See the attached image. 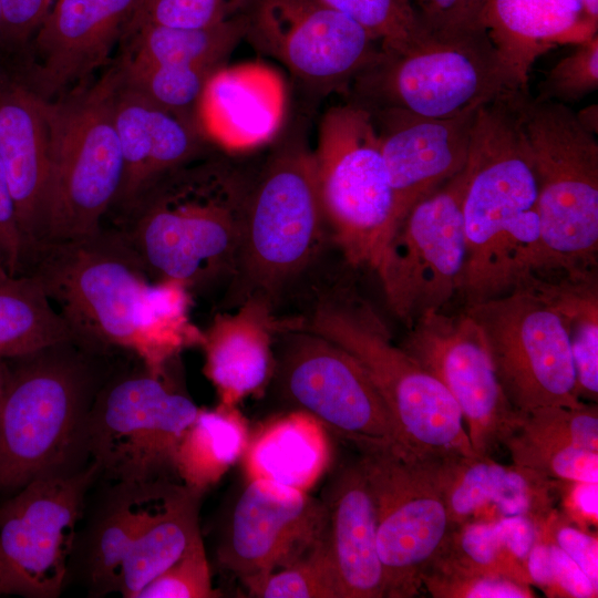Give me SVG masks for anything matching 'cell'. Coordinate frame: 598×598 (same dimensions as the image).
Wrapping results in <instances>:
<instances>
[{"label": "cell", "mask_w": 598, "mask_h": 598, "mask_svg": "<svg viewBox=\"0 0 598 598\" xmlns=\"http://www.w3.org/2000/svg\"><path fill=\"white\" fill-rule=\"evenodd\" d=\"M21 274L41 283L76 340L134 354L153 375L165 377L181 352L202 344L203 330L189 316L190 290L154 281L114 228L40 243L25 254Z\"/></svg>", "instance_id": "1"}, {"label": "cell", "mask_w": 598, "mask_h": 598, "mask_svg": "<svg viewBox=\"0 0 598 598\" xmlns=\"http://www.w3.org/2000/svg\"><path fill=\"white\" fill-rule=\"evenodd\" d=\"M526 93L505 91L480 106L475 116L458 289L467 305L511 292L538 266L537 182L522 118Z\"/></svg>", "instance_id": "2"}, {"label": "cell", "mask_w": 598, "mask_h": 598, "mask_svg": "<svg viewBox=\"0 0 598 598\" xmlns=\"http://www.w3.org/2000/svg\"><path fill=\"white\" fill-rule=\"evenodd\" d=\"M226 155L212 151L153 181L114 228L154 281L190 291L238 269L252 182Z\"/></svg>", "instance_id": "3"}, {"label": "cell", "mask_w": 598, "mask_h": 598, "mask_svg": "<svg viewBox=\"0 0 598 598\" xmlns=\"http://www.w3.org/2000/svg\"><path fill=\"white\" fill-rule=\"evenodd\" d=\"M107 353L73 338L2 359L1 488L61 468L83 442L89 409L106 379L97 363Z\"/></svg>", "instance_id": "4"}, {"label": "cell", "mask_w": 598, "mask_h": 598, "mask_svg": "<svg viewBox=\"0 0 598 598\" xmlns=\"http://www.w3.org/2000/svg\"><path fill=\"white\" fill-rule=\"evenodd\" d=\"M537 182L540 254L537 277L586 276L598 266V142L568 106L522 103Z\"/></svg>", "instance_id": "5"}, {"label": "cell", "mask_w": 598, "mask_h": 598, "mask_svg": "<svg viewBox=\"0 0 598 598\" xmlns=\"http://www.w3.org/2000/svg\"><path fill=\"white\" fill-rule=\"evenodd\" d=\"M292 331L322 337L352 354L384 401L400 445L424 460L477 455L461 410L446 388L401 346H395L375 312L363 301L319 306Z\"/></svg>", "instance_id": "6"}, {"label": "cell", "mask_w": 598, "mask_h": 598, "mask_svg": "<svg viewBox=\"0 0 598 598\" xmlns=\"http://www.w3.org/2000/svg\"><path fill=\"white\" fill-rule=\"evenodd\" d=\"M116 82L113 68L91 85L45 99L49 174L38 244L97 233L118 196L123 157L113 121Z\"/></svg>", "instance_id": "7"}, {"label": "cell", "mask_w": 598, "mask_h": 598, "mask_svg": "<svg viewBox=\"0 0 598 598\" xmlns=\"http://www.w3.org/2000/svg\"><path fill=\"white\" fill-rule=\"evenodd\" d=\"M516 89L487 33L481 32L430 37L403 51L380 49L346 93L349 102L369 113L442 118Z\"/></svg>", "instance_id": "8"}, {"label": "cell", "mask_w": 598, "mask_h": 598, "mask_svg": "<svg viewBox=\"0 0 598 598\" xmlns=\"http://www.w3.org/2000/svg\"><path fill=\"white\" fill-rule=\"evenodd\" d=\"M312 157L334 244L353 267L377 270L393 234V194L371 115L349 101L328 109Z\"/></svg>", "instance_id": "9"}, {"label": "cell", "mask_w": 598, "mask_h": 598, "mask_svg": "<svg viewBox=\"0 0 598 598\" xmlns=\"http://www.w3.org/2000/svg\"><path fill=\"white\" fill-rule=\"evenodd\" d=\"M200 496L168 477L117 483L90 537L93 591L136 598L200 535Z\"/></svg>", "instance_id": "10"}, {"label": "cell", "mask_w": 598, "mask_h": 598, "mask_svg": "<svg viewBox=\"0 0 598 598\" xmlns=\"http://www.w3.org/2000/svg\"><path fill=\"white\" fill-rule=\"evenodd\" d=\"M327 230L312 150L288 135L252 177L238 268L257 286H280L316 257Z\"/></svg>", "instance_id": "11"}, {"label": "cell", "mask_w": 598, "mask_h": 598, "mask_svg": "<svg viewBox=\"0 0 598 598\" xmlns=\"http://www.w3.org/2000/svg\"><path fill=\"white\" fill-rule=\"evenodd\" d=\"M165 377L142 363L106 377L89 409L83 442L99 472L117 483L175 473L177 445L199 408Z\"/></svg>", "instance_id": "12"}, {"label": "cell", "mask_w": 598, "mask_h": 598, "mask_svg": "<svg viewBox=\"0 0 598 598\" xmlns=\"http://www.w3.org/2000/svg\"><path fill=\"white\" fill-rule=\"evenodd\" d=\"M358 450L374 503L384 598L415 597L453 530L433 462L398 444Z\"/></svg>", "instance_id": "13"}, {"label": "cell", "mask_w": 598, "mask_h": 598, "mask_svg": "<svg viewBox=\"0 0 598 598\" xmlns=\"http://www.w3.org/2000/svg\"><path fill=\"white\" fill-rule=\"evenodd\" d=\"M465 310L482 329L497 380L516 411L585 404L567 331L539 297L518 287Z\"/></svg>", "instance_id": "14"}, {"label": "cell", "mask_w": 598, "mask_h": 598, "mask_svg": "<svg viewBox=\"0 0 598 598\" xmlns=\"http://www.w3.org/2000/svg\"><path fill=\"white\" fill-rule=\"evenodd\" d=\"M99 473L55 470L0 506V595L54 598L63 587L85 493Z\"/></svg>", "instance_id": "15"}, {"label": "cell", "mask_w": 598, "mask_h": 598, "mask_svg": "<svg viewBox=\"0 0 598 598\" xmlns=\"http://www.w3.org/2000/svg\"><path fill=\"white\" fill-rule=\"evenodd\" d=\"M467 165L419 200L389 241L377 274L390 309L411 327L442 311L460 289L465 257Z\"/></svg>", "instance_id": "16"}, {"label": "cell", "mask_w": 598, "mask_h": 598, "mask_svg": "<svg viewBox=\"0 0 598 598\" xmlns=\"http://www.w3.org/2000/svg\"><path fill=\"white\" fill-rule=\"evenodd\" d=\"M245 19L244 41L317 94L346 93L380 51L362 25L320 0H257Z\"/></svg>", "instance_id": "17"}, {"label": "cell", "mask_w": 598, "mask_h": 598, "mask_svg": "<svg viewBox=\"0 0 598 598\" xmlns=\"http://www.w3.org/2000/svg\"><path fill=\"white\" fill-rule=\"evenodd\" d=\"M401 347L454 398L474 452L492 456L503 445L517 411L501 388L476 321L466 310L430 312L409 327Z\"/></svg>", "instance_id": "18"}, {"label": "cell", "mask_w": 598, "mask_h": 598, "mask_svg": "<svg viewBox=\"0 0 598 598\" xmlns=\"http://www.w3.org/2000/svg\"><path fill=\"white\" fill-rule=\"evenodd\" d=\"M295 333L283 362V384L300 410L357 448L400 445L392 416L362 364L322 337Z\"/></svg>", "instance_id": "19"}, {"label": "cell", "mask_w": 598, "mask_h": 598, "mask_svg": "<svg viewBox=\"0 0 598 598\" xmlns=\"http://www.w3.org/2000/svg\"><path fill=\"white\" fill-rule=\"evenodd\" d=\"M324 502L272 481H248L218 547L220 565L244 585L305 556L324 535Z\"/></svg>", "instance_id": "20"}, {"label": "cell", "mask_w": 598, "mask_h": 598, "mask_svg": "<svg viewBox=\"0 0 598 598\" xmlns=\"http://www.w3.org/2000/svg\"><path fill=\"white\" fill-rule=\"evenodd\" d=\"M141 2L55 0L28 47L33 61H18L28 84L49 100L82 81L109 59Z\"/></svg>", "instance_id": "21"}, {"label": "cell", "mask_w": 598, "mask_h": 598, "mask_svg": "<svg viewBox=\"0 0 598 598\" xmlns=\"http://www.w3.org/2000/svg\"><path fill=\"white\" fill-rule=\"evenodd\" d=\"M478 109L442 118L368 112L379 135L392 188L393 234L419 200L465 166Z\"/></svg>", "instance_id": "22"}, {"label": "cell", "mask_w": 598, "mask_h": 598, "mask_svg": "<svg viewBox=\"0 0 598 598\" xmlns=\"http://www.w3.org/2000/svg\"><path fill=\"white\" fill-rule=\"evenodd\" d=\"M49 143L45 99L28 84L14 59L0 58V163L16 207L22 260L42 236Z\"/></svg>", "instance_id": "23"}, {"label": "cell", "mask_w": 598, "mask_h": 598, "mask_svg": "<svg viewBox=\"0 0 598 598\" xmlns=\"http://www.w3.org/2000/svg\"><path fill=\"white\" fill-rule=\"evenodd\" d=\"M287 107L286 84L270 65L252 61L219 68L207 81L197 124L227 154L246 153L279 136Z\"/></svg>", "instance_id": "24"}, {"label": "cell", "mask_w": 598, "mask_h": 598, "mask_svg": "<svg viewBox=\"0 0 598 598\" xmlns=\"http://www.w3.org/2000/svg\"><path fill=\"white\" fill-rule=\"evenodd\" d=\"M112 104L123 181L111 210H123L158 176L214 148L195 123L124 86L118 74Z\"/></svg>", "instance_id": "25"}, {"label": "cell", "mask_w": 598, "mask_h": 598, "mask_svg": "<svg viewBox=\"0 0 598 598\" xmlns=\"http://www.w3.org/2000/svg\"><path fill=\"white\" fill-rule=\"evenodd\" d=\"M453 529L472 520L525 516L537 526L554 508L558 482L545 480L492 456H456L432 460Z\"/></svg>", "instance_id": "26"}, {"label": "cell", "mask_w": 598, "mask_h": 598, "mask_svg": "<svg viewBox=\"0 0 598 598\" xmlns=\"http://www.w3.org/2000/svg\"><path fill=\"white\" fill-rule=\"evenodd\" d=\"M324 505V538L341 598H384L374 503L359 460L338 473Z\"/></svg>", "instance_id": "27"}, {"label": "cell", "mask_w": 598, "mask_h": 598, "mask_svg": "<svg viewBox=\"0 0 598 598\" xmlns=\"http://www.w3.org/2000/svg\"><path fill=\"white\" fill-rule=\"evenodd\" d=\"M484 29L512 82L528 91L535 61L561 44L597 34L581 0H489Z\"/></svg>", "instance_id": "28"}, {"label": "cell", "mask_w": 598, "mask_h": 598, "mask_svg": "<svg viewBox=\"0 0 598 598\" xmlns=\"http://www.w3.org/2000/svg\"><path fill=\"white\" fill-rule=\"evenodd\" d=\"M278 324L261 297L247 299L234 313H217L203 330L204 373L219 403L237 406L261 390L272 370V334Z\"/></svg>", "instance_id": "29"}, {"label": "cell", "mask_w": 598, "mask_h": 598, "mask_svg": "<svg viewBox=\"0 0 598 598\" xmlns=\"http://www.w3.org/2000/svg\"><path fill=\"white\" fill-rule=\"evenodd\" d=\"M329 434L318 419L300 409L270 419L249 435L241 457L247 480L309 492L330 466Z\"/></svg>", "instance_id": "30"}, {"label": "cell", "mask_w": 598, "mask_h": 598, "mask_svg": "<svg viewBox=\"0 0 598 598\" xmlns=\"http://www.w3.org/2000/svg\"><path fill=\"white\" fill-rule=\"evenodd\" d=\"M536 537L537 525L525 516L472 520L452 530L436 559L457 568L497 575L533 586L528 556Z\"/></svg>", "instance_id": "31"}, {"label": "cell", "mask_w": 598, "mask_h": 598, "mask_svg": "<svg viewBox=\"0 0 598 598\" xmlns=\"http://www.w3.org/2000/svg\"><path fill=\"white\" fill-rule=\"evenodd\" d=\"M546 302L560 318L571 349L577 393L598 395V274L529 276L519 286ZM518 288V287H517Z\"/></svg>", "instance_id": "32"}, {"label": "cell", "mask_w": 598, "mask_h": 598, "mask_svg": "<svg viewBox=\"0 0 598 598\" xmlns=\"http://www.w3.org/2000/svg\"><path fill=\"white\" fill-rule=\"evenodd\" d=\"M248 440L247 421L237 406L199 408L177 445L175 474L187 488L203 494L243 457Z\"/></svg>", "instance_id": "33"}, {"label": "cell", "mask_w": 598, "mask_h": 598, "mask_svg": "<svg viewBox=\"0 0 598 598\" xmlns=\"http://www.w3.org/2000/svg\"><path fill=\"white\" fill-rule=\"evenodd\" d=\"M246 17L205 28L185 29L142 24L128 30L122 41L121 61L140 64L207 66L227 64L234 50L244 41Z\"/></svg>", "instance_id": "34"}, {"label": "cell", "mask_w": 598, "mask_h": 598, "mask_svg": "<svg viewBox=\"0 0 598 598\" xmlns=\"http://www.w3.org/2000/svg\"><path fill=\"white\" fill-rule=\"evenodd\" d=\"M41 283L0 267V358L32 353L73 339Z\"/></svg>", "instance_id": "35"}, {"label": "cell", "mask_w": 598, "mask_h": 598, "mask_svg": "<svg viewBox=\"0 0 598 598\" xmlns=\"http://www.w3.org/2000/svg\"><path fill=\"white\" fill-rule=\"evenodd\" d=\"M512 463L554 482L598 483V452L512 430L503 445Z\"/></svg>", "instance_id": "36"}, {"label": "cell", "mask_w": 598, "mask_h": 598, "mask_svg": "<svg viewBox=\"0 0 598 598\" xmlns=\"http://www.w3.org/2000/svg\"><path fill=\"white\" fill-rule=\"evenodd\" d=\"M244 586L250 597L341 598L338 576L324 535L293 564Z\"/></svg>", "instance_id": "37"}, {"label": "cell", "mask_w": 598, "mask_h": 598, "mask_svg": "<svg viewBox=\"0 0 598 598\" xmlns=\"http://www.w3.org/2000/svg\"><path fill=\"white\" fill-rule=\"evenodd\" d=\"M350 17L372 34L380 49L406 50L430 37L408 0H320Z\"/></svg>", "instance_id": "38"}, {"label": "cell", "mask_w": 598, "mask_h": 598, "mask_svg": "<svg viewBox=\"0 0 598 598\" xmlns=\"http://www.w3.org/2000/svg\"><path fill=\"white\" fill-rule=\"evenodd\" d=\"M256 2L257 0H142L126 32L142 24L185 29L210 27L246 17Z\"/></svg>", "instance_id": "39"}, {"label": "cell", "mask_w": 598, "mask_h": 598, "mask_svg": "<svg viewBox=\"0 0 598 598\" xmlns=\"http://www.w3.org/2000/svg\"><path fill=\"white\" fill-rule=\"evenodd\" d=\"M512 430L532 437L563 442L598 452L596 404L585 403L579 408L544 406L527 412L517 411Z\"/></svg>", "instance_id": "40"}, {"label": "cell", "mask_w": 598, "mask_h": 598, "mask_svg": "<svg viewBox=\"0 0 598 598\" xmlns=\"http://www.w3.org/2000/svg\"><path fill=\"white\" fill-rule=\"evenodd\" d=\"M528 573L549 597L596 598L598 585L550 538L542 526L528 556Z\"/></svg>", "instance_id": "41"}, {"label": "cell", "mask_w": 598, "mask_h": 598, "mask_svg": "<svg viewBox=\"0 0 598 598\" xmlns=\"http://www.w3.org/2000/svg\"><path fill=\"white\" fill-rule=\"evenodd\" d=\"M422 587L435 598H532L536 592L502 576L466 570L434 560L422 577Z\"/></svg>", "instance_id": "42"}, {"label": "cell", "mask_w": 598, "mask_h": 598, "mask_svg": "<svg viewBox=\"0 0 598 598\" xmlns=\"http://www.w3.org/2000/svg\"><path fill=\"white\" fill-rule=\"evenodd\" d=\"M574 45L539 82L536 100L568 105L597 90L598 33Z\"/></svg>", "instance_id": "43"}, {"label": "cell", "mask_w": 598, "mask_h": 598, "mask_svg": "<svg viewBox=\"0 0 598 598\" xmlns=\"http://www.w3.org/2000/svg\"><path fill=\"white\" fill-rule=\"evenodd\" d=\"M220 592L213 587L202 534L157 577L151 580L136 598H214Z\"/></svg>", "instance_id": "44"}, {"label": "cell", "mask_w": 598, "mask_h": 598, "mask_svg": "<svg viewBox=\"0 0 598 598\" xmlns=\"http://www.w3.org/2000/svg\"><path fill=\"white\" fill-rule=\"evenodd\" d=\"M431 38L445 39L486 32L483 17L489 0H408Z\"/></svg>", "instance_id": "45"}, {"label": "cell", "mask_w": 598, "mask_h": 598, "mask_svg": "<svg viewBox=\"0 0 598 598\" xmlns=\"http://www.w3.org/2000/svg\"><path fill=\"white\" fill-rule=\"evenodd\" d=\"M55 0H1L7 54L22 55Z\"/></svg>", "instance_id": "46"}, {"label": "cell", "mask_w": 598, "mask_h": 598, "mask_svg": "<svg viewBox=\"0 0 598 598\" xmlns=\"http://www.w3.org/2000/svg\"><path fill=\"white\" fill-rule=\"evenodd\" d=\"M542 526L550 538L598 585L597 535L568 523L566 517L553 511Z\"/></svg>", "instance_id": "47"}, {"label": "cell", "mask_w": 598, "mask_h": 598, "mask_svg": "<svg viewBox=\"0 0 598 598\" xmlns=\"http://www.w3.org/2000/svg\"><path fill=\"white\" fill-rule=\"evenodd\" d=\"M565 507L566 515L581 529L588 525H597V491L598 483L566 482Z\"/></svg>", "instance_id": "48"}, {"label": "cell", "mask_w": 598, "mask_h": 598, "mask_svg": "<svg viewBox=\"0 0 598 598\" xmlns=\"http://www.w3.org/2000/svg\"><path fill=\"white\" fill-rule=\"evenodd\" d=\"M579 122L587 128L589 132L597 133V105H590L586 110H582L581 113H576Z\"/></svg>", "instance_id": "49"}, {"label": "cell", "mask_w": 598, "mask_h": 598, "mask_svg": "<svg viewBox=\"0 0 598 598\" xmlns=\"http://www.w3.org/2000/svg\"><path fill=\"white\" fill-rule=\"evenodd\" d=\"M588 20L598 27V0H581Z\"/></svg>", "instance_id": "50"}, {"label": "cell", "mask_w": 598, "mask_h": 598, "mask_svg": "<svg viewBox=\"0 0 598 598\" xmlns=\"http://www.w3.org/2000/svg\"><path fill=\"white\" fill-rule=\"evenodd\" d=\"M7 55L4 47V37H3V16H2V4L0 0V56Z\"/></svg>", "instance_id": "51"}, {"label": "cell", "mask_w": 598, "mask_h": 598, "mask_svg": "<svg viewBox=\"0 0 598 598\" xmlns=\"http://www.w3.org/2000/svg\"><path fill=\"white\" fill-rule=\"evenodd\" d=\"M2 393H3V362H2V359L0 358V419H1Z\"/></svg>", "instance_id": "52"}]
</instances>
